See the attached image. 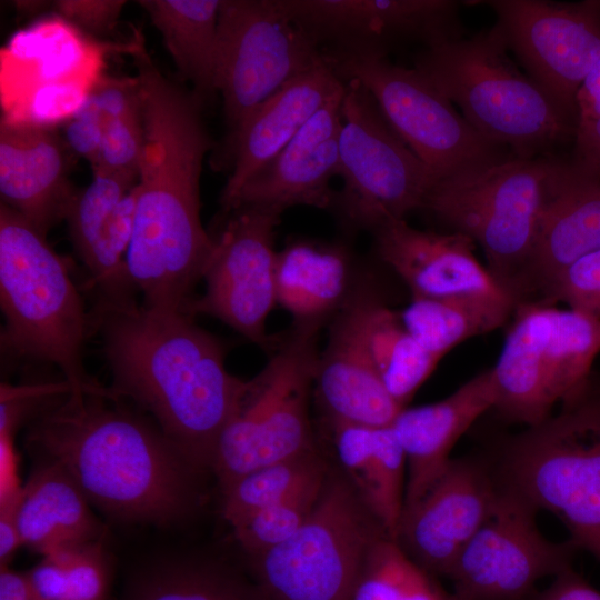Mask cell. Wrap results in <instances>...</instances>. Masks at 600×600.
<instances>
[{
  "mask_svg": "<svg viewBox=\"0 0 600 600\" xmlns=\"http://www.w3.org/2000/svg\"><path fill=\"white\" fill-rule=\"evenodd\" d=\"M128 53L137 69L144 148L127 271L143 306L186 312L214 244L200 217L202 162L212 140L202 101L162 74L138 30Z\"/></svg>",
  "mask_w": 600,
  "mask_h": 600,
  "instance_id": "6da1fadb",
  "label": "cell"
},
{
  "mask_svg": "<svg viewBox=\"0 0 600 600\" xmlns=\"http://www.w3.org/2000/svg\"><path fill=\"white\" fill-rule=\"evenodd\" d=\"M90 312L114 396L150 412L198 470H211L248 383L227 370L223 343L182 311L134 301L96 302Z\"/></svg>",
  "mask_w": 600,
  "mask_h": 600,
  "instance_id": "7a4b0ae2",
  "label": "cell"
},
{
  "mask_svg": "<svg viewBox=\"0 0 600 600\" xmlns=\"http://www.w3.org/2000/svg\"><path fill=\"white\" fill-rule=\"evenodd\" d=\"M103 394L67 392L33 417L27 444L119 519L168 523L196 502L198 470L159 427Z\"/></svg>",
  "mask_w": 600,
  "mask_h": 600,
  "instance_id": "3957f363",
  "label": "cell"
},
{
  "mask_svg": "<svg viewBox=\"0 0 600 600\" xmlns=\"http://www.w3.org/2000/svg\"><path fill=\"white\" fill-rule=\"evenodd\" d=\"M557 413L482 451L497 487L557 516L579 550L600 562V373L592 372Z\"/></svg>",
  "mask_w": 600,
  "mask_h": 600,
  "instance_id": "277c9868",
  "label": "cell"
},
{
  "mask_svg": "<svg viewBox=\"0 0 600 600\" xmlns=\"http://www.w3.org/2000/svg\"><path fill=\"white\" fill-rule=\"evenodd\" d=\"M1 354L12 364L57 367L72 392L113 397L86 371L83 347L93 334L68 261L46 236L13 209L0 204Z\"/></svg>",
  "mask_w": 600,
  "mask_h": 600,
  "instance_id": "5b68a950",
  "label": "cell"
},
{
  "mask_svg": "<svg viewBox=\"0 0 600 600\" xmlns=\"http://www.w3.org/2000/svg\"><path fill=\"white\" fill-rule=\"evenodd\" d=\"M493 24L470 38L424 47L413 68L487 140L514 157L549 156L576 133L578 118L509 58Z\"/></svg>",
  "mask_w": 600,
  "mask_h": 600,
  "instance_id": "8992f818",
  "label": "cell"
},
{
  "mask_svg": "<svg viewBox=\"0 0 600 600\" xmlns=\"http://www.w3.org/2000/svg\"><path fill=\"white\" fill-rule=\"evenodd\" d=\"M564 163L512 156L440 179L426 197L423 210L481 247L487 269L516 307L543 206Z\"/></svg>",
  "mask_w": 600,
  "mask_h": 600,
  "instance_id": "52a82bcc",
  "label": "cell"
},
{
  "mask_svg": "<svg viewBox=\"0 0 600 600\" xmlns=\"http://www.w3.org/2000/svg\"><path fill=\"white\" fill-rule=\"evenodd\" d=\"M322 327L292 322L262 370L248 380L211 466L221 489L250 471L318 450L309 402Z\"/></svg>",
  "mask_w": 600,
  "mask_h": 600,
  "instance_id": "ba28073f",
  "label": "cell"
},
{
  "mask_svg": "<svg viewBox=\"0 0 600 600\" xmlns=\"http://www.w3.org/2000/svg\"><path fill=\"white\" fill-rule=\"evenodd\" d=\"M388 536L339 470L329 468L304 524L287 541L250 556L266 600H351L371 546Z\"/></svg>",
  "mask_w": 600,
  "mask_h": 600,
  "instance_id": "9c48e42d",
  "label": "cell"
},
{
  "mask_svg": "<svg viewBox=\"0 0 600 600\" xmlns=\"http://www.w3.org/2000/svg\"><path fill=\"white\" fill-rule=\"evenodd\" d=\"M600 320L538 302L516 307L492 368V411L506 423L537 424L592 372Z\"/></svg>",
  "mask_w": 600,
  "mask_h": 600,
  "instance_id": "30bf717a",
  "label": "cell"
},
{
  "mask_svg": "<svg viewBox=\"0 0 600 600\" xmlns=\"http://www.w3.org/2000/svg\"><path fill=\"white\" fill-rule=\"evenodd\" d=\"M323 57L341 81L356 80L371 93L389 124L437 181L513 156L483 138L417 69L393 64L378 53L323 52Z\"/></svg>",
  "mask_w": 600,
  "mask_h": 600,
  "instance_id": "8fae6325",
  "label": "cell"
},
{
  "mask_svg": "<svg viewBox=\"0 0 600 600\" xmlns=\"http://www.w3.org/2000/svg\"><path fill=\"white\" fill-rule=\"evenodd\" d=\"M338 176L331 209L350 232L422 209L437 178L389 124L371 93L344 81Z\"/></svg>",
  "mask_w": 600,
  "mask_h": 600,
  "instance_id": "7c38bea8",
  "label": "cell"
},
{
  "mask_svg": "<svg viewBox=\"0 0 600 600\" xmlns=\"http://www.w3.org/2000/svg\"><path fill=\"white\" fill-rule=\"evenodd\" d=\"M324 63L280 0H221L214 63L229 133L286 83Z\"/></svg>",
  "mask_w": 600,
  "mask_h": 600,
  "instance_id": "4fadbf2b",
  "label": "cell"
},
{
  "mask_svg": "<svg viewBox=\"0 0 600 600\" xmlns=\"http://www.w3.org/2000/svg\"><path fill=\"white\" fill-rule=\"evenodd\" d=\"M112 48L62 18L19 31L1 50L3 118L51 127L69 121L103 78Z\"/></svg>",
  "mask_w": 600,
  "mask_h": 600,
  "instance_id": "5bb4252c",
  "label": "cell"
},
{
  "mask_svg": "<svg viewBox=\"0 0 600 600\" xmlns=\"http://www.w3.org/2000/svg\"><path fill=\"white\" fill-rule=\"evenodd\" d=\"M224 214L222 228L212 236L204 292L191 301L187 313L213 317L269 353L278 342L266 324L277 304L274 234L281 216L250 207Z\"/></svg>",
  "mask_w": 600,
  "mask_h": 600,
  "instance_id": "9a60e30c",
  "label": "cell"
},
{
  "mask_svg": "<svg viewBox=\"0 0 600 600\" xmlns=\"http://www.w3.org/2000/svg\"><path fill=\"white\" fill-rule=\"evenodd\" d=\"M537 514L499 490L491 517L448 574L460 600H530L539 580L572 568L578 547L569 539L548 540L537 527Z\"/></svg>",
  "mask_w": 600,
  "mask_h": 600,
  "instance_id": "2e32d148",
  "label": "cell"
},
{
  "mask_svg": "<svg viewBox=\"0 0 600 600\" xmlns=\"http://www.w3.org/2000/svg\"><path fill=\"white\" fill-rule=\"evenodd\" d=\"M528 76L578 118L577 92L600 59V0H489Z\"/></svg>",
  "mask_w": 600,
  "mask_h": 600,
  "instance_id": "e0dca14e",
  "label": "cell"
},
{
  "mask_svg": "<svg viewBox=\"0 0 600 600\" xmlns=\"http://www.w3.org/2000/svg\"><path fill=\"white\" fill-rule=\"evenodd\" d=\"M323 52L388 53L464 37L454 0H280Z\"/></svg>",
  "mask_w": 600,
  "mask_h": 600,
  "instance_id": "ac0fdd59",
  "label": "cell"
},
{
  "mask_svg": "<svg viewBox=\"0 0 600 600\" xmlns=\"http://www.w3.org/2000/svg\"><path fill=\"white\" fill-rule=\"evenodd\" d=\"M499 490L482 451L450 459L424 494L403 508L396 541L424 570L448 577L491 517Z\"/></svg>",
  "mask_w": 600,
  "mask_h": 600,
  "instance_id": "d6986e66",
  "label": "cell"
},
{
  "mask_svg": "<svg viewBox=\"0 0 600 600\" xmlns=\"http://www.w3.org/2000/svg\"><path fill=\"white\" fill-rule=\"evenodd\" d=\"M371 233L379 259L409 288L412 298H472L511 304L474 254L476 243L458 232H436L390 218Z\"/></svg>",
  "mask_w": 600,
  "mask_h": 600,
  "instance_id": "ffe728a7",
  "label": "cell"
},
{
  "mask_svg": "<svg viewBox=\"0 0 600 600\" xmlns=\"http://www.w3.org/2000/svg\"><path fill=\"white\" fill-rule=\"evenodd\" d=\"M343 94L328 101L259 169L224 212L238 207L278 216L294 206L331 209L336 191L330 181L338 176Z\"/></svg>",
  "mask_w": 600,
  "mask_h": 600,
  "instance_id": "44dd1931",
  "label": "cell"
},
{
  "mask_svg": "<svg viewBox=\"0 0 600 600\" xmlns=\"http://www.w3.org/2000/svg\"><path fill=\"white\" fill-rule=\"evenodd\" d=\"M68 148L51 126L1 119V203L44 236L66 219L78 192L69 180Z\"/></svg>",
  "mask_w": 600,
  "mask_h": 600,
  "instance_id": "7402d4cb",
  "label": "cell"
},
{
  "mask_svg": "<svg viewBox=\"0 0 600 600\" xmlns=\"http://www.w3.org/2000/svg\"><path fill=\"white\" fill-rule=\"evenodd\" d=\"M600 249V176L566 161L543 206L519 304L539 302L571 263ZM518 304V306H519Z\"/></svg>",
  "mask_w": 600,
  "mask_h": 600,
  "instance_id": "603a6c76",
  "label": "cell"
},
{
  "mask_svg": "<svg viewBox=\"0 0 600 600\" xmlns=\"http://www.w3.org/2000/svg\"><path fill=\"white\" fill-rule=\"evenodd\" d=\"M343 91L344 82L324 62L286 83L229 133L227 157L231 173L220 197L222 212L231 207L244 183Z\"/></svg>",
  "mask_w": 600,
  "mask_h": 600,
  "instance_id": "cb8c5ba5",
  "label": "cell"
},
{
  "mask_svg": "<svg viewBox=\"0 0 600 600\" xmlns=\"http://www.w3.org/2000/svg\"><path fill=\"white\" fill-rule=\"evenodd\" d=\"M496 401L492 368L430 404L403 408L391 427L403 449L408 479L403 508L419 500L448 464L450 452Z\"/></svg>",
  "mask_w": 600,
  "mask_h": 600,
  "instance_id": "d4e9b609",
  "label": "cell"
},
{
  "mask_svg": "<svg viewBox=\"0 0 600 600\" xmlns=\"http://www.w3.org/2000/svg\"><path fill=\"white\" fill-rule=\"evenodd\" d=\"M313 391L330 428L391 426L403 409L373 369L346 306L331 320L328 341L317 363Z\"/></svg>",
  "mask_w": 600,
  "mask_h": 600,
  "instance_id": "484cf974",
  "label": "cell"
},
{
  "mask_svg": "<svg viewBox=\"0 0 600 600\" xmlns=\"http://www.w3.org/2000/svg\"><path fill=\"white\" fill-rule=\"evenodd\" d=\"M357 286L351 254L342 244L296 239L277 253V304L294 323L324 326L346 306Z\"/></svg>",
  "mask_w": 600,
  "mask_h": 600,
  "instance_id": "4316f807",
  "label": "cell"
},
{
  "mask_svg": "<svg viewBox=\"0 0 600 600\" xmlns=\"http://www.w3.org/2000/svg\"><path fill=\"white\" fill-rule=\"evenodd\" d=\"M41 461L23 484L18 516L23 546L47 557L103 540V528L72 478L60 464Z\"/></svg>",
  "mask_w": 600,
  "mask_h": 600,
  "instance_id": "83f0119b",
  "label": "cell"
},
{
  "mask_svg": "<svg viewBox=\"0 0 600 600\" xmlns=\"http://www.w3.org/2000/svg\"><path fill=\"white\" fill-rule=\"evenodd\" d=\"M358 339L391 398L406 408L440 359L426 351L373 289L358 284L346 303Z\"/></svg>",
  "mask_w": 600,
  "mask_h": 600,
  "instance_id": "f1b7e54d",
  "label": "cell"
},
{
  "mask_svg": "<svg viewBox=\"0 0 600 600\" xmlns=\"http://www.w3.org/2000/svg\"><path fill=\"white\" fill-rule=\"evenodd\" d=\"M340 471L396 540L404 502L403 449L391 426L330 428Z\"/></svg>",
  "mask_w": 600,
  "mask_h": 600,
  "instance_id": "f546056e",
  "label": "cell"
},
{
  "mask_svg": "<svg viewBox=\"0 0 600 600\" xmlns=\"http://www.w3.org/2000/svg\"><path fill=\"white\" fill-rule=\"evenodd\" d=\"M221 0H141L181 78L201 100L217 92L214 63Z\"/></svg>",
  "mask_w": 600,
  "mask_h": 600,
  "instance_id": "4dcf8cb0",
  "label": "cell"
},
{
  "mask_svg": "<svg viewBox=\"0 0 600 600\" xmlns=\"http://www.w3.org/2000/svg\"><path fill=\"white\" fill-rule=\"evenodd\" d=\"M514 307L472 298H412L401 320L430 354L442 359L456 346L504 326Z\"/></svg>",
  "mask_w": 600,
  "mask_h": 600,
  "instance_id": "1f68e13d",
  "label": "cell"
},
{
  "mask_svg": "<svg viewBox=\"0 0 600 600\" xmlns=\"http://www.w3.org/2000/svg\"><path fill=\"white\" fill-rule=\"evenodd\" d=\"M138 178L93 171L90 184L74 196L66 220L72 246L82 263L104 253L120 238L136 208L132 190Z\"/></svg>",
  "mask_w": 600,
  "mask_h": 600,
  "instance_id": "d6a6232c",
  "label": "cell"
},
{
  "mask_svg": "<svg viewBox=\"0 0 600 600\" xmlns=\"http://www.w3.org/2000/svg\"><path fill=\"white\" fill-rule=\"evenodd\" d=\"M126 600H266L254 581L207 560H178L134 579Z\"/></svg>",
  "mask_w": 600,
  "mask_h": 600,
  "instance_id": "836d02e7",
  "label": "cell"
},
{
  "mask_svg": "<svg viewBox=\"0 0 600 600\" xmlns=\"http://www.w3.org/2000/svg\"><path fill=\"white\" fill-rule=\"evenodd\" d=\"M351 600H460L421 568L389 536L369 549Z\"/></svg>",
  "mask_w": 600,
  "mask_h": 600,
  "instance_id": "e575fe53",
  "label": "cell"
},
{
  "mask_svg": "<svg viewBox=\"0 0 600 600\" xmlns=\"http://www.w3.org/2000/svg\"><path fill=\"white\" fill-rule=\"evenodd\" d=\"M329 468L314 450L250 471L221 489L222 516L233 527L323 477Z\"/></svg>",
  "mask_w": 600,
  "mask_h": 600,
  "instance_id": "d590c367",
  "label": "cell"
},
{
  "mask_svg": "<svg viewBox=\"0 0 600 600\" xmlns=\"http://www.w3.org/2000/svg\"><path fill=\"white\" fill-rule=\"evenodd\" d=\"M40 600H108L110 564L103 540L42 557L24 572Z\"/></svg>",
  "mask_w": 600,
  "mask_h": 600,
  "instance_id": "8d00e7d4",
  "label": "cell"
},
{
  "mask_svg": "<svg viewBox=\"0 0 600 600\" xmlns=\"http://www.w3.org/2000/svg\"><path fill=\"white\" fill-rule=\"evenodd\" d=\"M326 474L282 501L263 508L234 524L232 528L236 539L243 550L249 556H254L290 539L310 517Z\"/></svg>",
  "mask_w": 600,
  "mask_h": 600,
  "instance_id": "74e56055",
  "label": "cell"
},
{
  "mask_svg": "<svg viewBox=\"0 0 600 600\" xmlns=\"http://www.w3.org/2000/svg\"><path fill=\"white\" fill-rule=\"evenodd\" d=\"M538 303H563L572 311L600 320V249L564 269Z\"/></svg>",
  "mask_w": 600,
  "mask_h": 600,
  "instance_id": "f35d334b",
  "label": "cell"
},
{
  "mask_svg": "<svg viewBox=\"0 0 600 600\" xmlns=\"http://www.w3.org/2000/svg\"><path fill=\"white\" fill-rule=\"evenodd\" d=\"M144 148V130L140 108L113 120L104 130L93 171L139 178Z\"/></svg>",
  "mask_w": 600,
  "mask_h": 600,
  "instance_id": "ab89813d",
  "label": "cell"
},
{
  "mask_svg": "<svg viewBox=\"0 0 600 600\" xmlns=\"http://www.w3.org/2000/svg\"><path fill=\"white\" fill-rule=\"evenodd\" d=\"M139 108L140 96L136 77H103L73 117L97 126L104 133L113 120Z\"/></svg>",
  "mask_w": 600,
  "mask_h": 600,
  "instance_id": "60d3db41",
  "label": "cell"
},
{
  "mask_svg": "<svg viewBox=\"0 0 600 600\" xmlns=\"http://www.w3.org/2000/svg\"><path fill=\"white\" fill-rule=\"evenodd\" d=\"M124 4L119 0H60L54 7L60 18L79 30L103 36L114 29Z\"/></svg>",
  "mask_w": 600,
  "mask_h": 600,
  "instance_id": "b9f144b4",
  "label": "cell"
},
{
  "mask_svg": "<svg viewBox=\"0 0 600 600\" xmlns=\"http://www.w3.org/2000/svg\"><path fill=\"white\" fill-rule=\"evenodd\" d=\"M17 429L0 426V504L19 498L23 484L19 478V457L16 450Z\"/></svg>",
  "mask_w": 600,
  "mask_h": 600,
  "instance_id": "7bdbcfd3",
  "label": "cell"
},
{
  "mask_svg": "<svg viewBox=\"0 0 600 600\" xmlns=\"http://www.w3.org/2000/svg\"><path fill=\"white\" fill-rule=\"evenodd\" d=\"M530 600H600V591L569 568L557 574L549 587L537 590Z\"/></svg>",
  "mask_w": 600,
  "mask_h": 600,
  "instance_id": "ee69618b",
  "label": "cell"
},
{
  "mask_svg": "<svg viewBox=\"0 0 600 600\" xmlns=\"http://www.w3.org/2000/svg\"><path fill=\"white\" fill-rule=\"evenodd\" d=\"M571 160L586 171L600 176V119L578 122Z\"/></svg>",
  "mask_w": 600,
  "mask_h": 600,
  "instance_id": "f6af8a7d",
  "label": "cell"
},
{
  "mask_svg": "<svg viewBox=\"0 0 600 600\" xmlns=\"http://www.w3.org/2000/svg\"><path fill=\"white\" fill-rule=\"evenodd\" d=\"M64 133L69 148L93 166L98 159L103 131L92 123L73 117L66 122Z\"/></svg>",
  "mask_w": 600,
  "mask_h": 600,
  "instance_id": "bcb514c9",
  "label": "cell"
},
{
  "mask_svg": "<svg viewBox=\"0 0 600 600\" xmlns=\"http://www.w3.org/2000/svg\"><path fill=\"white\" fill-rule=\"evenodd\" d=\"M23 492V490H22ZM22 494L4 504H0V566L8 567L18 549L23 546L18 516Z\"/></svg>",
  "mask_w": 600,
  "mask_h": 600,
  "instance_id": "7dc6e473",
  "label": "cell"
},
{
  "mask_svg": "<svg viewBox=\"0 0 600 600\" xmlns=\"http://www.w3.org/2000/svg\"><path fill=\"white\" fill-rule=\"evenodd\" d=\"M576 107L578 122L600 119V59L581 83Z\"/></svg>",
  "mask_w": 600,
  "mask_h": 600,
  "instance_id": "c3c4849f",
  "label": "cell"
},
{
  "mask_svg": "<svg viewBox=\"0 0 600 600\" xmlns=\"http://www.w3.org/2000/svg\"><path fill=\"white\" fill-rule=\"evenodd\" d=\"M0 600H40L32 590L26 573L1 567Z\"/></svg>",
  "mask_w": 600,
  "mask_h": 600,
  "instance_id": "681fc988",
  "label": "cell"
}]
</instances>
